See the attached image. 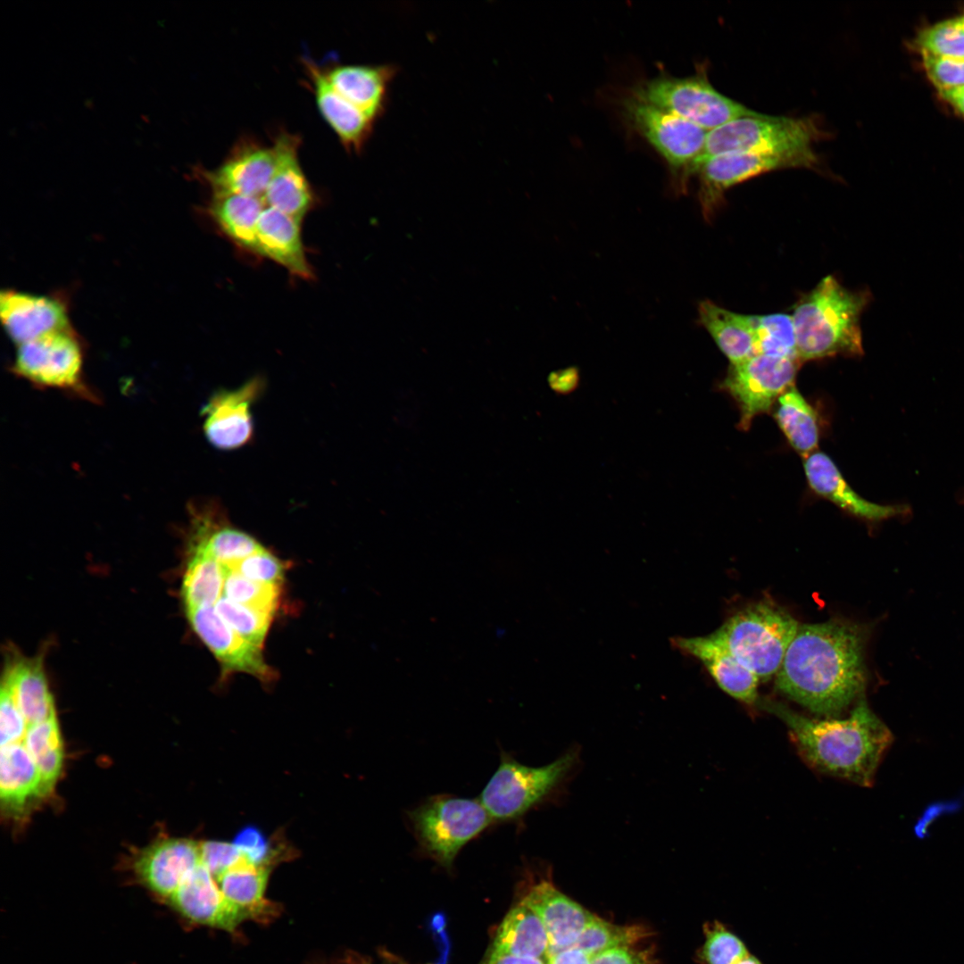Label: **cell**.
I'll return each mask as SVG.
<instances>
[{
    "mask_svg": "<svg viewBox=\"0 0 964 964\" xmlns=\"http://www.w3.org/2000/svg\"><path fill=\"white\" fill-rule=\"evenodd\" d=\"M939 94L964 115V86L954 89L939 91Z\"/></svg>",
    "mask_w": 964,
    "mask_h": 964,
    "instance_id": "49",
    "label": "cell"
},
{
    "mask_svg": "<svg viewBox=\"0 0 964 964\" xmlns=\"http://www.w3.org/2000/svg\"><path fill=\"white\" fill-rule=\"evenodd\" d=\"M631 95L707 131L738 118L760 114L716 90L705 73L687 78L658 77L642 83Z\"/></svg>",
    "mask_w": 964,
    "mask_h": 964,
    "instance_id": "9",
    "label": "cell"
},
{
    "mask_svg": "<svg viewBox=\"0 0 964 964\" xmlns=\"http://www.w3.org/2000/svg\"><path fill=\"white\" fill-rule=\"evenodd\" d=\"M821 136L810 118H789L760 113L733 120L707 132L703 149L691 175L708 159L727 153L796 154L812 151Z\"/></svg>",
    "mask_w": 964,
    "mask_h": 964,
    "instance_id": "5",
    "label": "cell"
},
{
    "mask_svg": "<svg viewBox=\"0 0 964 964\" xmlns=\"http://www.w3.org/2000/svg\"><path fill=\"white\" fill-rule=\"evenodd\" d=\"M774 417L796 452L804 458L813 453L819 443L817 415L794 386L777 400Z\"/></svg>",
    "mask_w": 964,
    "mask_h": 964,
    "instance_id": "31",
    "label": "cell"
},
{
    "mask_svg": "<svg viewBox=\"0 0 964 964\" xmlns=\"http://www.w3.org/2000/svg\"><path fill=\"white\" fill-rule=\"evenodd\" d=\"M201 862L215 879L245 860L235 843L205 841L200 843Z\"/></svg>",
    "mask_w": 964,
    "mask_h": 964,
    "instance_id": "44",
    "label": "cell"
},
{
    "mask_svg": "<svg viewBox=\"0 0 964 964\" xmlns=\"http://www.w3.org/2000/svg\"><path fill=\"white\" fill-rule=\"evenodd\" d=\"M591 964H657L648 951L630 946L610 949L592 956Z\"/></svg>",
    "mask_w": 964,
    "mask_h": 964,
    "instance_id": "45",
    "label": "cell"
},
{
    "mask_svg": "<svg viewBox=\"0 0 964 964\" xmlns=\"http://www.w3.org/2000/svg\"><path fill=\"white\" fill-rule=\"evenodd\" d=\"M168 902L191 921L229 931L246 918L224 896L215 877L202 862Z\"/></svg>",
    "mask_w": 964,
    "mask_h": 964,
    "instance_id": "22",
    "label": "cell"
},
{
    "mask_svg": "<svg viewBox=\"0 0 964 964\" xmlns=\"http://www.w3.org/2000/svg\"><path fill=\"white\" fill-rule=\"evenodd\" d=\"M214 610L241 636L262 648L273 616L221 596Z\"/></svg>",
    "mask_w": 964,
    "mask_h": 964,
    "instance_id": "39",
    "label": "cell"
},
{
    "mask_svg": "<svg viewBox=\"0 0 964 964\" xmlns=\"http://www.w3.org/2000/svg\"><path fill=\"white\" fill-rule=\"evenodd\" d=\"M756 704L787 727L801 756L813 769L860 786L873 785L893 734L861 699L845 719H817L785 704L759 698Z\"/></svg>",
    "mask_w": 964,
    "mask_h": 964,
    "instance_id": "2",
    "label": "cell"
},
{
    "mask_svg": "<svg viewBox=\"0 0 964 964\" xmlns=\"http://www.w3.org/2000/svg\"><path fill=\"white\" fill-rule=\"evenodd\" d=\"M868 298L835 277L824 278L796 304L792 315L800 362L838 354H863L860 318Z\"/></svg>",
    "mask_w": 964,
    "mask_h": 964,
    "instance_id": "3",
    "label": "cell"
},
{
    "mask_svg": "<svg viewBox=\"0 0 964 964\" xmlns=\"http://www.w3.org/2000/svg\"><path fill=\"white\" fill-rule=\"evenodd\" d=\"M0 316L8 337L16 346L53 332L72 328L66 303L55 295L3 290Z\"/></svg>",
    "mask_w": 964,
    "mask_h": 964,
    "instance_id": "15",
    "label": "cell"
},
{
    "mask_svg": "<svg viewBox=\"0 0 964 964\" xmlns=\"http://www.w3.org/2000/svg\"><path fill=\"white\" fill-rule=\"evenodd\" d=\"M225 580L222 595L229 600L274 615L279 602L280 585L247 579L223 566Z\"/></svg>",
    "mask_w": 964,
    "mask_h": 964,
    "instance_id": "37",
    "label": "cell"
},
{
    "mask_svg": "<svg viewBox=\"0 0 964 964\" xmlns=\"http://www.w3.org/2000/svg\"><path fill=\"white\" fill-rule=\"evenodd\" d=\"M486 964H547L546 960L538 958L517 957L502 955L489 957Z\"/></svg>",
    "mask_w": 964,
    "mask_h": 964,
    "instance_id": "48",
    "label": "cell"
},
{
    "mask_svg": "<svg viewBox=\"0 0 964 964\" xmlns=\"http://www.w3.org/2000/svg\"><path fill=\"white\" fill-rule=\"evenodd\" d=\"M0 796L10 809L42 796L38 769L22 741L1 746Z\"/></svg>",
    "mask_w": 964,
    "mask_h": 964,
    "instance_id": "29",
    "label": "cell"
},
{
    "mask_svg": "<svg viewBox=\"0 0 964 964\" xmlns=\"http://www.w3.org/2000/svg\"><path fill=\"white\" fill-rule=\"evenodd\" d=\"M221 565L237 571L247 579L259 583L280 585L284 580V565L265 548L241 561Z\"/></svg>",
    "mask_w": 964,
    "mask_h": 964,
    "instance_id": "41",
    "label": "cell"
},
{
    "mask_svg": "<svg viewBox=\"0 0 964 964\" xmlns=\"http://www.w3.org/2000/svg\"><path fill=\"white\" fill-rule=\"evenodd\" d=\"M819 159L815 152L796 154L727 153L713 156L698 169V199L702 213L711 220L731 187L750 179L773 170L789 168L815 169Z\"/></svg>",
    "mask_w": 964,
    "mask_h": 964,
    "instance_id": "12",
    "label": "cell"
},
{
    "mask_svg": "<svg viewBox=\"0 0 964 964\" xmlns=\"http://www.w3.org/2000/svg\"><path fill=\"white\" fill-rule=\"evenodd\" d=\"M703 931L705 939L698 953L703 964H735L750 953L744 941L720 921L706 923Z\"/></svg>",
    "mask_w": 964,
    "mask_h": 964,
    "instance_id": "38",
    "label": "cell"
},
{
    "mask_svg": "<svg viewBox=\"0 0 964 964\" xmlns=\"http://www.w3.org/2000/svg\"><path fill=\"white\" fill-rule=\"evenodd\" d=\"M735 964H764L757 956L751 952L737 961Z\"/></svg>",
    "mask_w": 964,
    "mask_h": 964,
    "instance_id": "50",
    "label": "cell"
},
{
    "mask_svg": "<svg viewBox=\"0 0 964 964\" xmlns=\"http://www.w3.org/2000/svg\"><path fill=\"white\" fill-rule=\"evenodd\" d=\"M5 676L28 726L56 716L54 700L39 661L19 662L9 669Z\"/></svg>",
    "mask_w": 964,
    "mask_h": 964,
    "instance_id": "30",
    "label": "cell"
},
{
    "mask_svg": "<svg viewBox=\"0 0 964 964\" xmlns=\"http://www.w3.org/2000/svg\"><path fill=\"white\" fill-rule=\"evenodd\" d=\"M303 65L323 120L345 150L355 154L362 152L371 136L375 120L334 89L322 67L309 58L303 59Z\"/></svg>",
    "mask_w": 964,
    "mask_h": 964,
    "instance_id": "21",
    "label": "cell"
},
{
    "mask_svg": "<svg viewBox=\"0 0 964 964\" xmlns=\"http://www.w3.org/2000/svg\"><path fill=\"white\" fill-rule=\"evenodd\" d=\"M551 386L558 392L567 393L572 391L578 381L577 370L569 368L553 373L551 376Z\"/></svg>",
    "mask_w": 964,
    "mask_h": 964,
    "instance_id": "47",
    "label": "cell"
},
{
    "mask_svg": "<svg viewBox=\"0 0 964 964\" xmlns=\"http://www.w3.org/2000/svg\"><path fill=\"white\" fill-rule=\"evenodd\" d=\"M269 873V867L245 859L220 875L216 881L224 896L247 917L263 913L267 909L264 893Z\"/></svg>",
    "mask_w": 964,
    "mask_h": 964,
    "instance_id": "32",
    "label": "cell"
},
{
    "mask_svg": "<svg viewBox=\"0 0 964 964\" xmlns=\"http://www.w3.org/2000/svg\"><path fill=\"white\" fill-rule=\"evenodd\" d=\"M799 626L785 609L761 601L732 615L711 636L764 682L777 673Z\"/></svg>",
    "mask_w": 964,
    "mask_h": 964,
    "instance_id": "4",
    "label": "cell"
},
{
    "mask_svg": "<svg viewBox=\"0 0 964 964\" xmlns=\"http://www.w3.org/2000/svg\"><path fill=\"white\" fill-rule=\"evenodd\" d=\"M407 816L421 852L445 868L494 821L479 800L448 794L429 797Z\"/></svg>",
    "mask_w": 964,
    "mask_h": 964,
    "instance_id": "6",
    "label": "cell"
},
{
    "mask_svg": "<svg viewBox=\"0 0 964 964\" xmlns=\"http://www.w3.org/2000/svg\"><path fill=\"white\" fill-rule=\"evenodd\" d=\"M21 741L38 769L42 796L48 794L63 763V746L56 716L28 726Z\"/></svg>",
    "mask_w": 964,
    "mask_h": 964,
    "instance_id": "34",
    "label": "cell"
},
{
    "mask_svg": "<svg viewBox=\"0 0 964 964\" xmlns=\"http://www.w3.org/2000/svg\"><path fill=\"white\" fill-rule=\"evenodd\" d=\"M334 89L369 118L385 112L389 86L397 73L392 64H339L323 68Z\"/></svg>",
    "mask_w": 964,
    "mask_h": 964,
    "instance_id": "24",
    "label": "cell"
},
{
    "mask_svg": "<svg viewBox=\"0 0 964 964\" xmlns=\"http://www.w3.org/2000/svg\"><path fill=\"white\" fill-rule=\"evenodd\" d=\"M623 110L630 124L665 159L677 178V190L685 191L708 131L633 95L624 100Z\"/></svg>",
    "mask_w": 964,
    "mask_h": 964,
    "instance_id": "10",
    "label": "cell"
},
{
    "mask_svg": "<svg viewBox=\"0 0 964 964\" xmlns=\"http://www.w3.org/2000/svg\"><path fill=\"white\" fill-rule=\"evenodd\" d=\"M254 378L235 390L215 394L203 409L204 431L209 443L220 450L244 445L252 436L251 405L261 391Z\"/></svg>",
    "mask_w": 964,
    "mask_h": 964,
    "instance_id": "18",
    "label": "cell"
},
{
    "mask_svg": "<svg viewBox=\"0 0 964 964\" xmlns=\"http://www.w3.org/2000/svg\"><path fill=\"white\" fill-rule=\"evenodd\" d=\"M647 935L641 926L614 925L594 915L575 945L594 956L610 949L631 946Z\"/></svg>",
    "mask_w": 964,
    "mask_h": 964,
    "instance_id": "36",
    "label": "cell"
},
{
    "mask_svg": "<svg viewBox=\"0 0 964 964\" xmlns=\"http://www.w3.org/2000/svg\"><path fill=\"white\" fill-rule=\"evenodd\" d=\"M698 320L731 365L757 354L755 315L734 312L704 300L698 306Z\"/></svg>",
    "mask_w": 964,
    "mask_h": 964,
    "instance_id": "26",
    "label": "cell"
},
{
    "mask_svg": "<svg viewBox=\"0 0 964 964\" xmlns=\"http://www.w3.org/2000/svg\"><path fill=\"white\" fill-rule=\"evenodd\" d=\"M224 580L222 565L200 547L193 544L192 556L181 587L186 610L215 604L222 596Z\"/></svg>",
    "mask_w": 964,
    "mask_h": 964,
    "instance_id": "33",
    "label": "cell"
},
{
    "mask_svg": "<svg viewBox=\"0 0 964 964\" xmlns=\"http://www.w3.org/2000/svg\"><path fill=\"white\" fill-rule=\"evenodd\" d=\"M576 759L575 752L569 751L547 765L529 767L503 751L500 764L479 801L494 821L519 819L557 791L575 767Z\"/></svg>",
    "mask_w": 964,
    "mask_h": 964,
    "instance_id": "7",
    "label": "cell"
},
{
    "mask_svg": "<svg viewBox=\"0 0 964 964\" xmlns=\"http://www.w3.org/2000/svg\"><path fill=\"white\" fill-rule=\"evenodd\" d=\"M193 629L214 654L222 671L249 674L262 682H270L274 671L267 664L262 648L241 636L211 607L187 610Z\"/></svg>",
    "mask_w": 964,
    "mask_h": 964,
    "instance_id": "14",
    "label": "cell"
},
{
    "mask_svg": "<svg viewBox=\"0 0 964 964\" xmlns=\"http://www.w3.org/2000/svg\"><path fill=\"white\" fill-rule=\"evenodd\" d=\"M300 224V220L266 206L257 224V253L309 280L314 274L305 254Z\"/></svg>",
    "mask_w": 964,
    "mask_h": 964,
    "instance_id": "25",
    "label": "cell"
},
{
    "mask_svg": "<svg viewBox=\"0 0 964 964\" xmlns=\"http://www.w3.org/2000/svg\"><path fill=\"white\" fill-rule=\"evenodd\" d=\"M265 207L261 197L212 195L208 212L232 242L245 250L257 253V224Z\"/></svg>",
    "mask_w": 964,
    "mask_h": 964,
    "instance_id": "28",
    "label": "cell"
},
{
    "mask_svg": "<svg viewBox=\"0 0 964 964\" xmlns=\"http://www.w3.org/2000/svg\"><path fill=\"white\" fill-rule=\"evenodd\" d=\"M200 863V843L187 838H165L139 853L134 870L151 892L169 901Z\"/></svg>",
    "mask_w": 964,
    "mask_h": 964,
    "instance_id": "17",
    "label": "cell"
},
{
    "mask_svg": "<svg viewBox=\"0 0 964 964\" xmlns=\"http://www.w3.org/2000/svg\"><path fill=\"white\" fill-rule=\"evenodd\" d=\"M521 903L541 919L549 939V955L575 945L594 914L559 891L548 879L530 885Z\"/></svg>",
    "mask_w": 964,
    "mask_h": 964,
    "instance_id": "19",
    "label": "cell"
},
{
    "mask_svg": "<svg viewBox=\"0 0 964 964\" xmlns=\"http://www.w3.org/2000/svg\"><path fill=\"white\" fill-rule=\"evenodd\" d=\"M11 370L30 384L95 402L84 377V347L73 328L17 345Z\"/></svg>",
    "mask_w": 964,
    "mask_h": 964,
    "instance_id": "8",
    "label": "cell"
},
{
    "mask_svg": "<svg viewBox=\"0 0 964 964\" xmlns=\"http://www.w3.org/2000/svg\"><path fill=\"white\" fill-rule=\"evenodd\" d=\"M592 956L573 945L560 950L546 959L547 964H591Z\"/></svg>",
    "mask_w": 964,
    "mask_h": 964,
    "instance_id": "46",
    "label": "cell"
},
{
    "mask_svg": "<svg viewBox=\"0 0 964 964\" xmlns=\"http://www.w3.org/2000/svg\"><path fill=\"white\" fill-rule=\"evenodd\" d=\"M810 487L844 511L867 521L877 522L910 514L907 504H879L862 498L845 481L828 455L813 452L804 460Z\"/></svg>",
    "mask_w": 964,
    "mask_h": 964,
    "instance_id": "20",
    "label": "cell"
},
{
    "mask_svg": "<svg viewBox=\"0 0 964 964\" xmlns=\"http://www.w3.org/2000/svg\"><path fill=\"white\" fill-rule=\"evenodd\" d=\"M548 951L549 939L541 919L519 902L500 925L489 957L511 955L546 960Z\"/></svg>",
    "mask_w": 964,
    "mask_h": 964,
    "instance_id": "27",
    "label": "cell"
},
{
    "mask_svg": "<svg viewBox=\"0 0 964 964\" xmlns=\"http://www.w3.org/2000/svg\"><path fill=\"white\" fill-rule=\"evenodd\" d=\"M923 65L938 92L964 86V59L940 57L920 50Z\"/></svg>",
    "mask_w": 964,
    "mask_h": 964,
    "instance_id": "43",
    "label": "cell"
},
{
    "mask_svg": "<svg viewBox=\"0 0 964 964\" xmlns=\"http://www.w3.org/2000/svg\"><path fill=\"white\" fill-rule=\"evenodd\" d=\"M300 136L280 129L274 137V170L262 197L266 206L300 221L312 208L314 194L299 157Z\"/></svg>",
    "mask_w": 964,
    "mask_h": 964,
    "instance_id": "16",
    "label": "cell"
},
{
    "mask_svg": "<svg viewBox=\"0 0 964 964\" xmlns=\"http://www.w3.org/2000/svg\"><path fill=\"white\" fill-rule=\"evenodd\" d=\"M755 322L757 354L799 361L792 315L785 313L755 315Z\"/></svg>",
    "mask_w": 964,
    "mask_h": 964,
    "instance_id": "35",
    "label": "cell"
},
{
    "mask_svg": "<svg viewBox=\"0 0 964 964\" xmlns=\"http://www.w3.org/2000/svg\"><path fill=\"white\" fill-rule=\"evenodd\" d=\"M961 503H964V497L961 499Z\"/></svg>",
    "mask_w": 964,
    "mask_h": 964,
    "instance_id": "51",
    "label": "cell"
},
{
    "mask_svg": "<svg viewBox=\"0 0 964 964\" xmlns=\"http://www.w3.org/2000/svg\"><path fill=\"white\" fill-rule=\"evenodd\" d=\"M274 152L257 140L238 139L220 165L198 171L212 195L262 198L274 170Z\"/></svg>",
    "mask_w": 964,
    "mask_h": 964,
    "instance_id": "13",
    "label": "cell"
},
{
    "mask_svg": "<svg viewBox=\"0 0 964 964\" xmlns=\"http://www.w3.org/2000/svg\"><path fill=\"white\" fill-rule=\"evenodd\" d=\"M28 724L15 700L11 684L4 676L0 696V743L1 746L23 739Z\"/></svg>",
    "mask_w": 964,
    "mask_h": 964,
    "instance_id": "42",
    "label": "cell"
},
{
    "mask_svg": "<svg viewBox=\"0 0 964 964\" xmlns=\"http://www.w3.org/2000/svg\"><path fill=\"white\" fill-rule=\"evenodd\" d=\"M919 50L953 59H964V15L935 23L917 38Z\"/></svg>",
    "mask_w": 964,
    "mask_h": 964,
    "instance_id": "40",
    "label": "cell"
},
{
    "mask_svg": "<svg viewBox=\"0 0 964 964\" xmlns=\"http://www.w3.org/2000/svg\"><path fill=\"white\" fill-rule=\"evenodd\" d=\"M866 634L832 619L800 625L776 674L777 689L810 711L834 717L863 691Z\"/></svg>",
    "mask_w": 964,
    "mask_h": 964,
    "instance_id": "1",
    "label": "cell"
},
{
    "mask_svg": "<svg viewBox=\"0 0 964 964\" xmlns=\"http://www.w3.org/2000/svg\"><path fill=\"white\" fill-rule=\"evenodd\" d=\"M672 644L681 652L698 659L724 692L748 704L757 702L760 681L756 675L711 634L673 638Z\"/></svg>",
    "mask_w": 964,
    "mask_h": 964,
    "instance_id": "23",
    "label": "cell"
},
{
    "mask_svg": "<svg viewBox=\"0 0 964 964\" xmlns=\"http://www.w3.org/2000/svg\"><path fill=\"white\" fill-rule=\"evenodd\" d=\"M799 364L794 359L766 354H755L730 364L719 386L736 403L741 429H748L757 415L768 412L778 397L794 386Z\"/></svg>",
    "mask_w": 964,
    "mask_h": 964,
    "instance_id": "11",
    "label": "cell"
}]
</instances>
